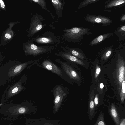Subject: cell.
<instances>
[{
    "label": "cell",
    "instance_id": "d4e9b609",
    "mask_svg": "<svg viewBox=\"0 0 125 125\" xmlns=\"http://www.w3.org/2000/svg\"><path fill=\"white\" fill-rule=\"evenodd\" d=\"M120 21L121 22L125 21V14L122 16L120 18Z\"/></svg>",
    "mask_w": 125,
    "mask_h": 125
},
{
    "label": "cell",
    "instance_id": "7c38bea8",
    "mask_svg": "<svg viewBox=\"0 0 125 125\" xmlns=\"http://www.w3.org/2000/svg\"><path fill=\"white\" fill-rule=\"evenodd\" d=\"M23 88L20 83H18L11 87L8 92V95L12 96L21 91Z\"/></svg>",
    "mask_w": 125,
    "mask_h": 125
},
{
    "label": "cell",
    "instance_id": "9c48e42d",
    "mask_svg": "<svg viewBox=\"0 0 125 125\" xmlns=\"http://www.w3.org/2000/svg\"><path fill=\"white\" fill-rule=\"evenodd\" d=\"M91 95L89 103L88 114L89 119H92L95 116L96 108L94 102V94Z\"/></svg>",
    "mask_w": 125,
    "mask_h": 125
},
{
    "label": "cell",
    "instance_id": "6da1fadb",
    "mask_svg": "<svg viewBox=\"0 0 125 125\" xmlns=\"http://www.w3.org/2000/svg\"><path fill=\"white\" fill-rule=\"evenodd\" d=\"M91 30L83 27H74L71 28H65L63 30L64 33L62 35V39L67 42H76L82 41L85 35L92 34Z\"/></svg>",
    "mask_w": 125,
    "mask_h": 125
},
{
    "label": "cell",
    "instance_id": "cb8c5ba5",
    "mask_svg": "<svg viewBox=\"0 0 125 125\" xmlns=\"http://www.w3.org/2000/svg\"><path fill=\"white\" fill-rule=\"evenodd\" d=\"M30 47L32 50H36L37 49V46L34 44L31 45Z\"/></svg>",
    "mask_w": 125,
    "mask_h": 125
},
{
    "label": "cell",
    "instance_id": "484cf974",
    "mask_svg": "<svg viewBox=\"0 0 125 125\" xmlns=\"http://www.w3.org/2000/svg\"><path fill=\"white\" fill-rule=\"evenodd\" d=\"M111 50L108 51L105 54V56L106 57L109 56L111 55Z\"/></svg>",
    "mask_w": 125,
    "mask_h": 125
},
{
    "label": "cell",
    "instance_id": "5bb4252c",
    "mask_svg": "<svg viewBox=\"0 0 125 125\" xmlns=\"http://www.w3.org/2000/svg\"><path fill=\"white\" fill-rule=\"evenodd\" d=\"M99 0H84L81 2L79 5L78 9H80L88 5L97 2Z\"/></svg>",
    "mask_w": 125,
    "mask_h": 125
},
{
    "label": "cell",
    "instance_id": "4dcf8cb0",
    "mask_svg": "<svg viewBox=\"0 0 125 125\" xmlns=\"http://www.w3.org/2000/svg\"><path fill=\"white\" fill-rule=\"evenodd\" d=\"M104 86V85L102 83H101L100 84V87L101 89L103 88Z\"/></svg>",
    "mask_w": 125,
    "mask_h": 125
},
{
    "label": "cell",
    "instance_id": "44dd1931",
    "mask_svg": "<svg viewBox=\"0 0 125 125\" xmlns=\"http://www.w3.org/2000/svg\"><path fill=\"white\" fill-rule=\"evenodd\" d=\"M122 91L123 93H125V81H123L122 82Z\"/></svg>",
    "mask_w": 125,
    "mask_h": 125
},
{
    "label": "cell",
    "instance_id": "5b68a950",
    "mask_svg": "<svg viewBox=\"0 0 125 125\" xmlns=\"http://www.w3.org/2000/svg\"><path fill=\"white\" fill-rule=\"evenodd\" d=\"M54 108L56 112H57L61 104L63 97L66 94L61 87L58 86L54 91Z\"/></svg>",
    "mask_w": 125,
    "mask_h": 125
},
{
    "label": "cell",
    "instance_id": "83f0119b",
    "mask_svg": "<svg viewBox=\"0 0 125 125\" xmlns=\"http://www.w3.org/2000/svg\"><path fill=\"white\" fill-rule=\"evenodd\" d=\"M42 27V26L40 24L36 26V30L38 31L40 30Z\"/></svg>",
    "mask_w": 125,
    "mask_h": 125
},
{
    "label": "cell",
    "instance_id": "7402d4cb",
    "mask_svg": "<svg viewBox=\"0 0 125 125\" xmlns=\"http://www.w3.org/2000/svg\"><path fill=\"white\" fill-rule=\"evenodd\" d=\"M26 111V109L23 107H21L18 110L19 112L20 113H24Z\"/></svg>",
    "mask_w": 125,
    "mask_h": 125
},
{
    "label": "cell",
    "instance_id": "2e32d148",
    "mask_svg": "<svg viewBox=\"0 0 125 125\" xmlns=\"http://www.w3.org/2000/svg\"><path fill=\"white\" fill-rule=\"evenodd\" d=\"M103 117L101 115H100L96 123L94 125H105L103 120Z\"/></svg>",
    "mask_w": 125,
    "mask_h": 125
},
{
    "label": "cell",
    "instance_id": "277c9868",
    "mask_svg": "<svg viewBox=\"0 0 125 125\" xmlns=\"http://www.w3.org/2000/svg\"><path fill=\"white\" fill-rule=\"evenodd\" d=\"M58 62L65 73L71 79L76 81H80L81 78L79 74L69 64L59 60Z\"/></svg>",
    "mask_w": 125,
    "mask_h": 125
},
{
    "label": "cell",
    "instance_id": "7a4b0ae2",
    "mask_svg": "<svg viewBox=\"0 0 125 125\" xmlns=\"http://www.w3.org/2000/svg\"><path fill=\"white\" fill-rule=\"evenodd\" d=\"M63 50L64 52L61 51L57 54V55L68 62L71 63L72 64H76L84 67L87 68L88 67V63L87 62L70 54L66 51Z\"/></svg>",
    "mask_w": 125,
    "mask_h": 125
},
{
    "label": "cell",
    "instance_id": "30bf717a",
    "mask_svg": "<svg viewBox=\"0 0 125 125\" xmlns=\"http://www.w3.org/2000/svg\"><path fill=\"white\" fill-rule=\"evenodd\" d=\"M112 34V33H109L100 35L93 39L90 42L89 45L90 46L97 45Z\"/></svg>",
    "mask_w": 125,
    "mask_h": 125
},
{
    "label": "cell",
    "instance_id": "f1b7e54d",
    "mask_svg": "<svg viewBox=\"0 0 125 125\" xmlns=\"http://www.w3.org/2000/svg\"><path fill=\"white\" fill-rule=\"evenodd\" d=\"M5 37L6 38L8 39H10L11 37V35L8 33H6L5 35Z\"/></svg>",
    "mask_w": 125,
    "mask_h": 125
},
{
    "label": "cell",
    "instance_id": "ac0fdd59",
    "mask_svg": "<svg viewBox=\"0 0 125 125\" xmlns=\"http://www.w3.org/2000/svg\"><path fill=\"white\" fill-rule=\"evenodd\" d=\"M124 73H120L119 76V81L121 82L123 81L124 79Z\"/></svg>",
    "mask_w": 125,
    "mask_h": 125
},
{
    "label": "cell",
    "instance_id": "603a6c76",
    "mask_svg": "<svg viewBox=\"0 0 125 125\" xmlns=\"http://www.w3.org/2000/svg\"><path fill=\"white\" fill-rule=\"evenodd\" d=\"M125 71V68L124 66H122L120 68L119 70V73H124Z\"/></svg>",
    "mask_w": 125,
    "mask_h": 125
},
{
    "label": "cell",
    "instance_id": "8fae6325",
    "mask_svg": "<svg viewBox=\"0 0 125 125\" xmlns=\"http://www.w3.org/2000/svg\"><path fill=\"white\" fill-rule=\"evenodd\" d=\"M125 3V0H115L110 1L109 2H106L105 4L106 5L105 8H109L117 7Z\"/></svg>",
    "mask_w": 125,
    "mask_h": 125
},
{
    "label": "cell",
    "instance_id": "ffe728a7",
    "mask_svg": "<svg viewBox=\"0 0 125 125\" xmlns=\"http://www.w3.org/2000/svg\"><path fill=\"white\" fill-rule=\"evenodd\" d=\"M94 102L96 108L97 106L98 103V97L97 95H96L95 96L94 99Z\"/></svg>",
    "mask_w": 125,
    "mask_h": 125
},
{
    "label": "cell",
    "instance_id": "ba28073f",
    "mask_svg": "<svg viewBox=\"0 0 125 125\" xmlns=\"http://www.w3.org/2000/svg\"><path fill=\"white\" fill-rule=\"evenodd\" d=\"M55 8L56 13L59 18H62V12L65 2L63 0H51Z\"/></svg>",
    "mask_w": 125,
    "mask_h": 125
},
{
    "label": "cell",
    "instance_id": "3957f363",
    "mask_svg": "<svg viewBox=\"0 0 125 125\" xmlns=\"http://www.w3.org/2000/svg\"><path fill=\"white\" fill-rule=\"evenodd\" d=\"M84 19L90 23L102 24L103 26L108 25L112 22V21L108 18L100 15H87L85 17Z\"/></svg>",
    "mask_w": 125,
    "mask_h": 125
},
{
    "label": "cell",
    "instance_id": "d6986e66",
    "mask_svg": "<svg viewBox=\"0 0 125 125\" xmlns=\"http://www.w3.org/2000/svg\"><path fill=\"white\" fill-rule=\"evenodd\" d=\"M39 41H41L44 43H48L50 42V40L45 38H42L39 40Z\"/></svg>",
    "mask_w": 125,
    "mask_h": 125
},
{
    "label": "cell",
    "instance_id": "4316f807",
    "mask_svg": "<svg viewBox=\"0 0 125 125\" xmlns=\"http://www.w3.org/2000/svg\"><path fill=\"white\" fill-rule=\"evenodd\" d=\"M0 3L1 7L2 8H4L5 7V5L3 1L2 0H0Z\"/></svg>",
    "mask_w": 125,
    "mask_h": 125
},
{
    "label": "cell",
    "instance_id": "9a60e30c",
    "mask_svg": "<svg viewBox=\"0 0 125 125\" xmlns=\"http://www.w3.org/2000/svg\"><path fill=\"white\" fill-rule=\"evenodd\" d=\"M112 115L117 124L118 125L119 120L116 110L114 106H112L110 110Z\"/></svg>",
    "mask_w": 125,
    "mask_h": 125
},
{
    "label": "cell",
    "instance_id": "f546056e",
    "mask_svg": "<svg viewBox=\"0 0 125 125\" xmlns=\"http://www.w3.org/2000/svg\"><path fill=\"white\" fill-rule=\"evenodd\" d=\"M120 125H125V119H123L121 122Z\"/></svg>",
    "mask_w": 125,
    "mask_h": 125
},
{
    "label": "cell",
    "instance_id": "8992f818",
    "mask_svg": "<svg viewBox=\"0 0 125 125\" xmlns=\"http://www.w3.org/2000/svg\"><path fill=\"white\" fill-rule=\"evenodd\" d=\"M60 48L70 54L82 60L85 61L87 57L83 51L77 47L71 48L66 46L65 47L61 46Z\"/></svg>",
    "mask_w": 125,
    "mask_h": 125
},
{
    "label": "cell",
    "instance_id": "4fadbf2b",
    "mask_svg": "<svg viewBox=\"0 0 125 125\" xmlns=\"http://www.w3.org/2000/svg\"><path fill=\"white\" fill-rule=\"evenodd\" d=\"M27 64V63H25L16 66L9 73V75L10 76H12L17 74L25 68Z\"/></svg>",
    "mask_w": 125,
    "mask_h": 125
},
{
    "label": "cell",
    "instance_id": "52a82bcc",
    "mask_svg": "<svg viewBox=\"0 0 125 125\" xmlns=\"http://www.w3.org/2000/svg\"><path fill=\"white\" fill-rule=\"evenodd\" d=\"M44 67L53 72L60 76L62 75V71L56 65L47 60L43 62L42 63Z\"/></svg>",
    "mask_w": 125,
    "mask_h": 125
},
{
    "label": "cell",
    "instance_id": "1f68e13d",
    "mask_svg": "<svg viewBox=\"0 0 125 125\" xmlns=\"http://www.w3.org/2000/svg\"><path fill=\"white\" fill-rule=\"evenodd\" d=\"M33 1L35 2H38V1H39V0H32Z\"/></svg>",
    "mask_w": 125,
    "mask_h": 125
},
{
    "label": "cell",
    "instance_id": "e0dca14e",
    "mask_svg": "<svg viewBox=\"0 0 125 125\" xmlns=\"http://www.w3.org/2000/svg\"><path fill=\"white\" fill-rule=\"evenodd\" d=\"M101 71V69L100 68L98 67L97 66L96 67V69L95 71V73L94 75V77L96 78L99 75V74Z\"/></svg>",
    "mask_w": 125,
    "mask_h": 125
}]
</instances>
